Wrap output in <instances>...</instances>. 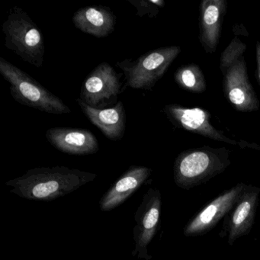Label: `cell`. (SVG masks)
I'll return each mask as SVG.
<instances>
[{"label": "cell", "instance_id": "obj_2", "mask_svg": "<svg viewBox=\"0 0 260 260\" xmlns=\"http://www.w3.org/2000/svg\"><path fill=\"white\" fill-rule=\"evenodd\" d=\"M246 45L234 38L220 56V69L223 77V91L233 107L239 112L257 111L259 102L249 83L243 54Z\"/></svg>", "mask_w": 260, "mask_h": 260}, {"label": "cell", "instance_id": "obj_14", "mask_svg": "<svg viewBox=\"0 0 260 260\" xmlns=\"http://www.w3.org/2000/svg\"><path fill=\"white\" fill-rule=\"evenodd\" d=\"M226 11L225 0H203L201 4L199 41L207 53L217 50Z\"/></svg>", "mask_w": 260, "mask_h": 260}, {"label": "cell", "instance_id": "obj_12", "mask_svg": "<svg viewBox=\"0 0 260 260\" xmlns=\"http://www.w3.org/2000/svg\"><path fill=\"white\" fill-rule=\"evenodd\" d=\"M46 138L53 147L70 155L94 154L100 150L98 140L86 129L52 127L47 131Z\"/></svg>", "mask_w": 260, "mask_h": 260}, {"label": "cell", "instance_id": "obj_16", "mask_svg": "<svg viewBox=\"0 0 260 260\" xmlns=\"http://www.w3.org/2000/svg\"><path fill=\"white\" fill-rule=\"evenodd\" d=\"M72 20L80 31L98 39L107 37L115 30V16L103 6L83 7L76 12Z\"/></svg>", "mask_w": 260, "mask_h": 260}, {"label": "cell", "instance_id": "obj_5", "mask_svg": "<svg viewBox=\"0 0 260 260\" xmlns=\"http://www.w3.org/2000/svg\"><path fill=\"white\" fill-rule=\"evenodd\" d=\"M5 45L16 55L36 68L43 66L45 48L44 37L37 24L18 7L10 10L3 25Z\"/></svg>", "mask_w": 260, "mask_h": 260}, {"label": "cell", "instance_id": "obj_18", "mask_svg": "<svg viewBox=\"0 0 260 260\" xmlns=\"http://www.w3.org/2000/svg\"><path fill=\"white\" fill-rule=\"evenodd\" d=\"M256 61H257V77L258 83H260V42L256 43Z\"/></svg>", "mask_w": 260, "mask_h": 260}, {"label": "cell", "instance_id": "obj_7", "mask_svg": "<svg viewBox=\"0 0 260 260\" xmlns=\"http://www.w3.org/2000/svg\"><path fill=\"white\" fill-rule=\"evenodd\" d=\"M161 208L160 191L156 188H149L143 196L142 202L135 214L136 224L133 229L135 243V249L132 252L133 256H138L139 259H151L148 246L160 228Z\"/></svg>", "mask_w": 260, "mask_h": 260}, {"label": "cell", "instance_id": "obj_15", "mask_svg": "<svg viewBox=\"0 0 260 260\" xmlns=\"http://www.w3.org/2000/svg\"><path fill=\"white\" fill-rule=\"evenodd\" d=\"M77 102L88 119L106 138L114 141L123 138L125 131L126 115L122 102H118L113 107L109 109H95L80 98L77 99Z\"/></svg>", "mask_w": 260, "mask_h": 260}, {"label": "cell", "instance_id": "obj_17", "mask_svg": "<svg viewBox=\"0 0 260 260\" xmlns=\"http://www.w3.org/2000/svg\"><path fill=\"white\" fill-rule=\"evenodd\" d=\"M175 81L185 90L193 93H202L206 90V80L198 65H182L175 74Z\"/></svg>", "mask_w": 260, "mask_h": 260}, {"label": "cell", "instance_id": "obj_9", "mask_svg": "<svg viewBox=\"0 0 260 260\" xmlns=\"http://www.w3.org/2000/svg\"><path fill=\"white\" fill-rule=\"evenodd\" d=\"M121 92L120 77L112 66L103 62L86 77L80 99L91 107L103 109Z\"/></svg>", "mask_w": 260, "mask_h": 260}, {"label": "cell", "instance_id": "obj_13", "mask_svg": "<svg viewBox=\"0 0 260 260\" xmlns=\"http://www.w3.org/2000/svg\"><path fill=\"white\" fill-rule=\"evenodd\" d=\"M151 173L150 168L143 166L129 167L100 199L101 211H110L122 205L147 182Z\"/></svg>", "mask_w": 260, "mask_h": 260}, {"label": "cell", "instance_id": "obj_4", "mask_svg": "<svg viewBox=\"0 0 260 260\" xmlns=\"http://www.w3.org/2000/svg\"><path fill=\"white\" fill-rule=\"evenodd\" d=\"M0 74L10 83L12 96L20 104L54 115L71 113L61 99L3 57H0Z\"/></svg>", "mask_w": 260, "mask_h": 260}, {"label": "cell", "instance_id": "obj_8", "mask_svg": "<svg viewBox=\"0 0 260 260\" xmlns=\"http://www.w3.org/2000/svg\"><path fill=\"white\" fill-rule=\"evenodd\" d=\"M246 187L245 184H237L214 198L185 225L184 235L199 237L211 231L223 217L232 211Z\"/></svg>", "mask_w": 260, "mask_h": 260}, {"label": "cell", "instance_id": "obj_1", "mask_svg": "<svg viewBox=\"0 0 260 260\" xmlns=\"http://www.w3.org/2000/svg\"><path fill=\"white\" fill-rule=\"evenodd\" d=\"M95 173L66 167H41L6 183L10 192L31 201L50 202L74 192L96 178Z\"/></svg>", "mask_w": 260, "mask_h": 260}, {"label": "cell", "instance_id": "obj_19", "mask_svg": "<svg viewBox=\"0 0 260 260\" xmlns=\"http://www.w3.org/2000/svg\"><path fill=\"white\" fill-rule=\"evenodd\" d=\"M149 2L152 4H156L157 7H162L164 5V2L162 0H149Z\"/></svg>", "mask_w": 260, "mask_h": 260}, {"label": "cell", "instance_id": "obj_10", "mask_svg": "<svg viewBox=\"0 0 260 260\" xmlns=\"http://www.w3.org/2000/svg\"><path fill=\"white\" fill-rule=\"evenodd\" d=\"M164 112L170 121L177 127L214 141L236 144V141L226 138L223 132L217 130L211 124V114L205 109L200 108L189 109L179 105L171 104L165 106Z\"/></svg>", "mask_w": 260, "mask_h": 260}, {"label": "cell", "instance_id": "obj_6", "mask_svg": "<svg viewBox=\"0 0 260 260\" xmlns=\"http://www.w3.org/2000/svg\"><path fill=\"white\" fill-rule=\"evenodd\" d=\"M181 52L179 46L157 48L146 53L133 63H118L124 71L127 86L132 89L150 90L162 78Z\"/></svg>", "mask_w": 260, "mask_h": 260}, {"label": "cell", "instance_id": "obj_11", "mask_svg": "<svg viewBox=\"0 0 260 260\" xmlns=\"http://www.w3.org/2000/svg\"><path fill=\"white\" fill-rule=\"evenodd\" d=\"M260 189L252 185H246L238 202L224 222V233L231 246L237 239L247 235L255 221V212Z\"/></svg>", "mask_w": 260, "mask_h": 260}, {"label": "cell", "instance_id": "obj_3", "mask_svg": "<svg viewBox=\"0 0 260 260\" xmlns=\"http://www.w3.org/2000/svg\"><path fill=\"white\" fill-rule=\"evenodd\" d=\"M230 164V152L225 148L204 146L185 150L175 161V183L179 188L190 189L223 173Z\"/></svg>", "mask_w": 260, "mask_h": 260}]
</instances>
